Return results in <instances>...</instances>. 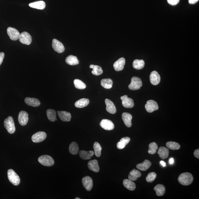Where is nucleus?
<instances>
[{"mask_svg": "<svg viewBox=\"0 0 199 199\" xmlns=\"http://www.w3.org/2000/svg\"><path fill=\"white\" fill-rule=\"evenodd\" d=\"M178 181L180 184L183 185H188L193 182L194 178L193 175L188 172L181 174L178 177Z\"/></svg>", "mask_w": 199, "mask_h": 199, "instance_id": "obj_1", "label": "nucleus"}, {"mask_svg": "<svg viewBox=\"0 0 199 199\" xmlns=\"http://www.w3.org/2000/svg\"><path fill=\"white\" fill-rule=\"evenodd\" d=\"M4 126L10 134H12L15 132L16 128L14 121L12 117H8L4 121Z\"/></svg>", "mask_w": 199, "mask_h": 199, "instance_id": "obj_2", "label": "nucleus"}, {"mask_svg": "<svg viewBox=\"0 0 199 199\" xmlns=\"http://www.w3.org/2000/svg\"><path fill=\"white\" fill-rule=\"evenodd\" d=\"M8 176L10 182L14 185L20 184V180L19 177L12 169H10L8 171Z\"/></svg>", "mask_w": 199, "mask_h": 199, "instance_id": "obj_3", "label": "nucleus"}, {"mask_svg": "<svg viewBox=\"0 0 199 199\" xmlns=\"http://www.w3.org/2000/svg\"><path fill=\"white\" fill-rule=\"evenodd\" d=\"M39 163L45 166H52L54 164V161L50 156L45 155L40 156L38 159Z\"/></svg>", "mask_w": 199, "mask_h": 199, "instance_id": "obj_4", "label": "nucleus"}, {"mask_svg": "<svg viewBox=\"0 0 199 199\" xmlns=\"http://www.w3.org/2000/svg\"><path fill=\"white\" fill-rule=\"evenodd\" d=\"M142 86L141 79L137 77H133L131 79V83L128 86L130 90H139Z\"/></svg>", "mask_w": 199, "mask_h": 199, "instance_id": "obj_5", "label": "nucleus"}, {"mask_svg": "<svg viewBox=\"0 0 199 199\" xmlns=\"http://www.w3.org/2000/svg\"><path fill=\"white\" fill-rule=\"evenodd\" d=\"M7 33L11 40L16 41L19 38L20 34L16 29L14 28L9 27L7 29Z\"/></svg>", "mask_w": 199, "mask_h": 199, "instance_id": "obj_6", "label": "nucleus"}, {"mask_svg": "<svg viewBox=\"0 0 199 199\" xmlns=\"http://www.w3.org/2000/svg\"><path fill=\"white\" fill-rule=\"evenodd\" d=\"M19 39L21 43L27 45L30 44L32 42L31 36L27 32H23L20 34Z\"/></svg>", "mask_w": 199, "mask_h": 199, "instance_id": "obj_7", "label": "nucleus"}, {"mask_svg": "<svg viewBox=\"0 0 199 199\" xmlns=\"http://www.w3.org/2000/svg\"><path fill=\"white\" fill-rule=\"evenodd\" d=\"M145 107L147 112H152L155 111L159 109V106L157 103L153 100H149L146 103Z\"/></svg>", "mask_w": 199, "mask_h": 199, "instance_id": "obj_8", "label": "nucleus"}, {"mask_svg": "<svg viewBox=\"0 0 199 199\" xmlns=\"http://www.w3.org/2000/svg\"><path fill=\"white\" fill-rule=\"evenodd\" d=\"M47 134L44 132H39L32 136V141L34 143L41 142L46 139Z\"/></svg>", "mask_w": 199, "mask_h": 199, "instance_id": "obj_9", "label": "nucleus"}, {"mask_svg": "<svg viewBox=\"0 0 199 199\" xmlns=\"http://www.w3.org/2000/svg\"><path fill=\"white\" fill-rule=\"evenodd\" d=\"M52 47L55 52L59 53H62L65 51V47L62 42L56 39L52 40Z\"/></svg>", "mask_w": 199, "mask_h": 199, "instance_id": "obj_10", "label": "nucleus"}, {"mask_svg": "<svg viewBox=\"0 0 199 199\" xmlns=\"http://www.w3.org/2000/svg\"><path fill=\"white\" fill-rule=\"evenodd\" d=\"M82 183L83 187L87 191H89L91 190L93 187V181L91 177L89 176L84 177L82 179Z\"/></svg>", "mask_w": 199, "mask_h": 199, "instance_id": "obj_11", "label": "nucleus"}, {"mask_svg": "<svg viewBox=\"0 0 199 199\" xmlns=\"http://www.w3.org/2000/svg\"><path fill=\"white\" fill-rule=\"evenodd\" d=\"M121 99L122 100V106L126 108H132L134 107V101L131 98H128L127 95L121 97Z\"/></svg>", "mask_w": 199, "mask_h": 199, "instance_id": "obj_12", "label": "nucleus"}, {"mask_svg": "<svg viewBox=\"0 0 199 199\" xmlns=\"http://www.w3.org/2000/svg\"><path fill=\"white\" fill-rule=\"evenodd\" d=\"M100 125L102 128L106 130L110 131L115 128V125L112 121L107 119L102 120Z\"/></svg>", "mask_w": 199, "mask_h": 199, "instance_id": "obj_13", "label": "nucleus"}, {"mask_svg": "<svg viewBox=\"0 0 199 199\" xmlns=\"http://www.w3.org/2000/svg\"><path fill=\"white\" fill-rule=\"evenodd\" d=\"M29 120V115L25 111H21L19 113L18 121L22 126H24L27 124Z\"/></svg>", "mask_w": 199, "mask_h": 199, "instance_id": "obj_14", "label": "nucleus"}, {"mask_svg": "<svg viewBox=\"0 0 199 199\" xmlns=\"http://www.w3.org/2000/svg\"><path fill=\"white\" fill-rule=\"evenodd\" d=\"M150 80L152 84L157 85L160 81V76L157 72L153 71L150 74Z\"/></svg>", "mask_w": 199, "mask_h": 199, "instance_id": "obj_15", "label": "nucleus"}, {"mask_svg": "<svg viewBox=\"0 0 199 199\" xmlns=\"http://www.w3.org/2000/svg\"><path fill=\"white\" fill-rule=\"evenodd\" d=\"M105 102L106 105V109L107 112L112 114L116 113L117 112L116 107L113 102L109 99L105 100Z\"/></svg>", "mask_w": 199, "mask_h": 199, "instance_id": "obj_16", "label": "nucleus"}, {"mask_svg": "<svg viewBox=\"0 0 199 199\" xmlns=\"http://www.w3.org/2000/svg\"><path fill=\"white\" fill-rule=\"evenodd\" d=\"M125 60L124 58H121L117 61L114 64L113 67L116 71H122L124 68Z\"/></svg>", "mask_w": 199, "mask_h": 199, "instance_id": "obj_17", "label": "nucleus"}, {"mask_svg": "<svg viewBox=\"0 0 199 199\" xmlns=\"http://www.w3.org/2000/svg\"><path fill=\"white\" fill-rule=\"evenodd\" d=\"M122 118L124 124L127 127L130 128L131 127V121L132 117L131 114L128 112H124L122 114Z\"/></svg>", "mask_w": 199, "mask_h": 199, "instance_id": "obj_18", "label": "nucleus"}, {"mask_svg": "<svg viewBox=\"0 0 199 199\" xmlns=\"http://www.w3.org/2000/svg\"><path fill=\"white\" fill-rule=\"evenodd\" d=\"M58 116L62 121L69 122L71 121V115L70 112L65 111H58Z\"/></svg>", "mask_w": 199, "mask_h": 199, "instance_id": "obj_19", "label": "nucleus"}, {"mask_svg": "<svg viewBox=\"0 0 199 199\" xmlns=\"http://www.w3.org/2000/svg\"><path fill=\"white\" fill-rule=\"evenodd\" d=\"M25 102L28 106L37 107L40 105V102L37 99L34 98L26 97Z\"/></svg>", "mask_w": 199, "mask_h": 199, "instance_id": "obj_20", "label": "nucleus"}, {"mask_svg": "<svg viewBox=\"0 0 199 199\" xmlns=\"http://www.w3.org/2000/svg\"><path fill=\"white\" fill-rule=\"evenodd\" d=\"M88 167L90 170L95 173L99 172L100 168L97 160H90L88 163Z\"/></svg>", "mask_w": 199, "mask_h": 199, "instance_id": "obj_21", "label": "nucleus"}, {"mask_svg": "<svg viewBox=\"0 0 199 199\" xmlns=\"http://www.w3.org/2000/svg\"><path fill=\"white\" fill-rule=\"evenodd\" d=\"M169 150L168 149L163 146L159 147L158 150L157 154L159 157L162 159H165L167 158L169 155Z\"/></svg>", "mask_w": 199, "mask_h": 199, "instance_id": "obj_22", "label": "nucleus"}, {"mask_svg": "<svg viewBox=\"0 0 199 199\" xmlns=\"http://www.w3.org/2000/svg\"><path fill=\"white\" fill-rule=\"evenodd\" d=\"M151 162L147 160H145L144 161L141 163L138 164L136 166L137 169L142 171H146L150 168L151 166Z\"/></svg>", "mask_w": 199, "mask_h": 199, "instance_id": "obj_23", "label": "nucleus"}, {"mask_svg": "<svg viewBox=\"0 0 199 199\" xmlns=\"http://www.w3.org/2000/svg\"><path fill=\"white\" fill-rule=\"evenodd\" d=\"M94 153L93 151H86L85 150H81L79 152V155L80 158L83 160H89L91 158Z\"/></svg>", "mask_w": 199, "mask_h": 199, "instance_id": "obj_24", "label": "nucleus"}, {"mask_svg": "<svg viewBox=\"0 0 199 199\" xmlns=\"http://www.w3.org/2000/svg\"><path fill=\"white\" fill-rule=\"evenodd\" d=\"M124 187L130 191H134L136 188L135 183L129 179H125L123 181Z\"/></svg>", "mask_w": 199, "mask_h": 199, "instance_id": "obj_25", "label": "nucleus"}, {"mask_svg": "<svg viewBox=\"0 0 199 199\" xmlns=\"http://www.w3.org/2000/svg\"><path fill=\"white\" fill-rule=\"evenodd\" d=\"M141 176V174L140 171L136 170L133 169L130 173L128 175L129 179L131 181H134L137 180V178H140Z\"/></svg>", "mask_w": 199, "mask_h": 199, "instance_id": "obj_26", "label": "nucleus"}, {"mask_svg": "<svg viewBox=\"0 0 199 199\" xmlns=\"http://www.w3.org/2000/svg\"><path fill=\"white\" fill-rule=\"evenodd\" d=\"M65 61L67 64L71 65H77L79 64V61L77 57L72 55H70L67 57Z\"/></svg>", "mask_w": 199, "mask_h": 199, "instance_id": "obj_27", "label": "nucleus"}, {"mask_svg": "<svg viewBox=\"0 0 199 199\" xmlns=\"http://www.w3.org/2000/svg\"><path fill=\"white\" fill-rule=\"evenodd\" d=\"M29 6L32 8L36 9L42 10L45 8L46 5L45 2L43 1H39L37 2L32 3L29 4Z\"/></svg>", "mask_w": 199, "mask_h": 199, "instance_id": "obj_28", "label": "nucleus"}, {"mask_svg": "<svg viewBox=\"0 0 199 199\" xmlns=\"http://www.w3.org/2000/svg\"><path fill=\"white\" fill-rule=\"evenodd\" d=\"M89 102H90V101H89L88 99L83 98V99L79 100L77 102H76L74 105H75L76 107L82 108L88 106V105L89 104Z\"/></svg>", "mask_w": 199, "mask_h": 199, "instance_id": "obj_29", "label": "nucleus"}, {"mask_svg": "<svg viewBox=\"0 0 199 199\" xmlns=\"http://www.w3.org/2000/svg\"><path fill=\"white\" fill-rule=\"evenodd\" d=\"M130 141V138L128 137H123L120 141L117 143V148L119 149H124L126 145Z\"/></svg>", "mask_w": 199, "mask_h": 199, "instance_id": "obj_30", "label": "nucleus"}, {"mask_svg": "<svg viewBox=\"0 0 199 199\" xmlns=\"http://www.w3.org/2000/svg\"><path fill=\"white\" fill-rule=\"evenodd\" d=\"M154 190L156 191V195L158 196L163 195L166 191L164 186L160 184L156 185L154 187Z\"/></svg>", "mask_w": 199, "mask_h": 199, "instance_id": "obj_31", "label": "nucleus"}, {"mask_svg": "<svg viewBox=\"0 0 199 199\" xmlns=\"http://www.w3.org/2000/svg\"><path fill=\"white\" fill-rule=\"evenodd\" d=\"M113 82L110 79H103L101 81L102 87L106 89H111L112 87Z\"/></svg>", "mask_w": 199, "mask_h": 199, "instance_id": "obj_32", "label": "nucleus"}, {"mask_svg": "<svg viewBox=\"0 0 199 199\" xmlns=\"http://www.w3.org/2000/svg\"><path fill=\"white\" fill-rule=\"evenodd\" d=\"M133 67L136 69L140 70L144 68L145 62L143 60H135L132 64Z\"/></svg>", "mask_w": 199, "mask_h": 199, "instance_id": "obj_33", "label": "nucleus"}, {"mask_svg": "<svg viewBox=\"0 0 199 199\" xmlns=\"http://www.w3.org/2000/svg\"><path fill=\"white\" fill-rule=\"evenodd\" d=\"M90 68L93 69V70L92 72L94 75L99 76L103 74V69L101 67L99 66L91 65L90 66Z\"/></svg>", "mask_w": 199, "mask_h": 199, "instance_id": "obj_34", "label": "nucleus"}, {"mask_svg": "<svg viewBox=\"0 0 199 199\" xmlns=\"http://www.w3.org/2000/svg\"><path fill=\"white\" fill-rule=\"evenodd\" d=\"M69 151L70 153L73 155H77L78 153L79 147L77 143L73 142L71 143L69 147Z\"/></svg>", "mask_w": 199, "mask_h": 199, "instance_id": "obj_35", "label": "nucleus"}, {"mask_svg": "<svg viewBox=\"0 0 199 199\" xmlns=\"http://www.w3.org/2000/svg\"><path fill=\"white\" fill-rule=\"evenodd\" d=\"M48 120L52 122H54L56 119V112L53 109H48L46 112Z\"/></svg>", "mask_w": 199, "mask_h": 199, "instance_id": "obj_36", "label": "nucleus"}, {"mask_svg": "<svg viewBox=\"0 0 199 199\" xmlns=\"http://www.w3.org/2000/svg\"><path fill=\"white\" fill-rule=\"evenodd\" d=\"M93 149L94 154L97 157H99L101 155L102 147L101 146L98 142H95L93 145Z\"/></svg>", "mask_w": 199, "mask_h": 199, "instance_id": "obj_37", "label": "nucleus"}, {"mask_svg": "<svg viewBox=\"0 0 199 199\" xmlns=\"http://www.w3.org/2000/svg\"><path fill=\"white\" fill-rule=\"evenodd\" d=\"M166 146L168 148L172 150H178L180 148V145L176 142L170 141L166 143Z\"/></svg>", "mask_w": 199, "mask_h": 199, "instance_id": "obj_38", "label": "nucleus"}, {"mask_svg": "<svg viewBox=\"0 0 199 199\" xmlns=\"http://www.w3.org/2000/svg\"><path fill=\"white\" fill-rule=\"evenodd\" d=\"M74 84L76 88L80 90L84 89L86 87V84L82 80L78 79H75L74 80Z\"/></svg>", "mask_w": 199, "mask_h": 199, "instance_id": "obj_39", "label": "nucleus"}, {"mask_svg": "<svg viewBox=\"0 0 199 199\" xmlns=\"http://www.w3.org/2000/svg\"><path fill=\"white\" fill-rule=\"evenodd\" d=\"M149 147L148 152L149 154L153 155L156 152V151H157L158 149V146L155 142H153L149 145Z\"/></svg>", "mask_w": 199, "mask_h": 199, "instance_id": "obj_40", "label": "nucleus"}, {"mask_svg": "<svg viewBox=\"0 0 199 199\" xmlns=\"http://www.w3.org/2000/svg\"><path fill=\"white\" fill-rule=\"evenodd\" d=\"M157 176L155 173L151 172L149 173L146 178V180L148 183H152L154 181Z\"/></svg>", "mask_w": 199, "mask_h": 199, "instance_id": "obj_41", "label": "nucleus"}, {"mask_svg": "<svg viewBox=\"0 0 199 199\" xmlns=\"http://www.w3.org/2000/svg\"><path fill=\"white\" fill-rule=\"evenodd\" d=\"M179 1L180 0H168V3L173 6L177 5L179 3Z\"/></svg>", "mask_w": 199, "mask_h": 199, "instance_id": "obj_42", "label": "nucleus"}, {"mask_svg": "<svg viewBox=\"0 0 199 199\" xmlns=\"http://www.w3.org/2000/svg\"><path fill=\"white\" fill-rule=\"evenodd\" d=\"M5 57V54L4 52H0V65L2 64L3 61Z\"/></svg>", "mask_w": 199, "mask_h": 199, "instance_id": "obj_43", "label": "nucleus"}, {"mask_svg": "<svg viewBox=\"0 0 199 199\" xmlns=\"http://www.w3.org/2000/svg\"><path fill=\"white\" fill-rule=\"evenodd\" d=\"M194 155L195 157L197 158L198 159H199V149H197L195 150Z\"/></svg>", "mask_w": 199, "mask_h": 199, "instance_id": "obj_44", "label": "nucleus"}, {"mask_svg": "<svg viewBox=\"0 0 199 199\" xmlns=\"http://www.w3.org/2000/svg\"><path fill=\"white\" fill-rule=\"evenodd\" d=\"M199 0H188L189 3L190 4H195Z\"/></svg>", "mask_w": 199, "mask_h": 199, "instance_id": "obj_45", "label": "nucleus"}, {"mask_svg": "<svg viewBox=\"0 0 199 199\" xmlns=\"http://www.w3.org/2000/svg\"><path fill=\"white\" fill-rule=\"evenodd\" d=\"M160 163L163 167H165L166 166V163H165L163 161H161L160 162Z\"/></svg>", "mask_w": 199, "mask_h": 199, "instance_id": "obj_46", "label": "nucleus"}, {"mask_svg": "<svg viewBox=\"0 0 199 199\" xmlns=\"http://www.w3.org/2000/svg\"><path fill=\"white\" fill-rule=\"evenodd\" d=\"M174 160L173 158H172L170 159L169 160V163H170V164H173L174 163Z\"/></svg>", "mask_w": 199, "mask_h": 199, "instance_id": "obj_47", "label": "nucleus"}, {"mask_svg": "<svg viewBox=\"0 0 199 199\" xmlns=\"http://www.w3.org/2000/svg\"><path fill=\"white\" fill-rule=\"evenodd\" d=\"M75 199H80V198H79L77 197V198H76Z\"/></svg>", "mask_w": 199, "mask_h": 199, "instance_id": "obj_48", "label": "nucleus"}]
</instances>
